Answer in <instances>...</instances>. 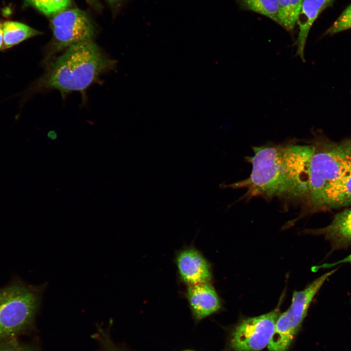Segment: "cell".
<instances>
[{"label": "cell", "mask_w": 351, "mask_h": 351, "mask_svg": "<svg viewBox=\"0 0 351 351\" xmlns=\"http://www.w3.org/2000/svg\"><path fill=\"white\" fill-rule=\"evenodd\" d=\"M97 336L103 351H121L114 344L109 336L104 331L100 330Z\"/></svg>", "instance_id": "d6986e66"}, {"label": "cell", "mask_w": 351, "mask_h": 351, "mask_svg": "<svg viewBox=\"0 0 351 351\" xmlns=\"http://www.w3.org/2000/svg\"><path fill=\"white\" fill-rule=\"evenodd\" d=\"M351 204V173L335 184L328 192L322 211Z\"/></svg>", "instance_id": "7c38bea8"}, {"label": "cell", "mask_w": 351, "mask_h": 351, "mask_svg": "<svg viewBox=\"0 0 351 351\" xmlns=\"http://www.w3.org/2000/svg\"><path fill=\"white\" fill-rule=\"evenodd\" d=\"M334 0H303L297 24L299 32L294 43L297 47L296 55L305 61L304 50L307 38L314 22L320 13L332 6Z\"/></svg>", "instance_id": "8fae6325"}, {"label": "cell", "mask_w": 351, "mask_h": 351, "mask_svg": "<svg viewBox=\"0 0 351 351\" xmlns=\"http://www.w3.org/2000/svg\"><path fill=\"white\" fill-rule=\"evenodd\" d=\"M278 23L289 32H293L300 14L303 0H277Z\"/></svg>", "instance_id": "5bb4252c"}, {"label": "cell", "mask_w": 351, "mask_h": 351, "mask_svg": "<svg viewBox=\"0 0 351 351\" xmlns=\"http://www.w3.org/2000/svg\"><path fill=\"white\" fill-rule=\"evenodd\" d=\"M306 234L323 235L335 250L351 246V208L346 209L334 216L327 226L318 229L306 230Z\"/></svg>", "instance_id": "30bf717a"}, {"label": "cell", "mask_w": 351, "mask_h": 351, "mask_svg": "<svg viewBox=\"0 0 351 351\" xmlns=\"http://www.w3.org/2000/svg\"><path fill=\"white\" fill-rule=\"evenodd\" d=\"M280 304L269 312L240 322L231 335L232 348L235 351H260L268 346L280 314Z\"/></svg>", "instance_id": "52a82bcc"}, {"label": "cell", "mask_w": 351, "mask_h": 351, "mask_svg": "<svg viewBox=\"0 0 351 351\" xmlns=\"http://www.w3.org/2000/svg\"><path fill=\"white\" fill-rule=\"evenodd\" d=\"M247 157L252 165L249 176L222 187L246 190L244 198H277L285 203L302 204L309 197L310 166L313 144L288 143L253 148Z\"/></svg>", "instance_id": "6da1fadb"}, {"label": "cell", "mask_w": 351, "mask_h": 351, "mask_svg": "<svg viewBox=\"0 0 351 351\" xmlns=\"http://www.w3.org/2000/svg\"><path fill=\"white\" fill-rule=\"evenodd\" d=\"M344 262H350L351 263V254H350L349 256H348L347 257L345 258L343 260H340V261H338L336 263L332 264H331V265H336L337 264H339L341 263H344ZM330 266H331V265H330Z\"/></svg>", "instance_id": "7402d4cb"}, {"label": "cell", "mask_w": 351, "mask_h": 351, "mask_svg": "<svg viewBox=\"0 0 351 351\" xmlns=\"http://www.w3.org/2000/svg\"><path fill=\"white\" fill-rule=\"evenodd\" d=\"M36 8L46 15L58 14L65 10L71 0H27Z\"/></svg>", "instance_id": "2e32d148"}, {"label": "cell", "mask_w": 351, "mask_h": 351, "mask_svg": "<svg viewBox=\"0 0 351 351\" xmlns=\"http://www.w3.org/2000/svg\"><path fill=\"white\" fill-rule=\"evenodd\" d=\"M3 24L4 23L0 22V50H3Z\"/></svg>", "instance_id": "44dd1931"}, {"label": "cell", "mask_w": 351, "mask_h": 351, "mask_svg": "<svg viewBox=\"0 0 351 351\" xmlns=\"http://www.w3.org/2000/svg\"><path fill=\"white\" fill-rule=\"evenodd\" d=\"M236 0L242 9L258 13L278 23L277 0Z\"/></svg>", "instance_id": "9a60e30c"}, {"label": "cell", "mask_w": 351, "mask_h": 351, "mask_svg": "<svg viewBox=\"0 0 351 351\" xmlns=\"http://www.w3.org/2000/svg\"><path fill=\"white\" fill-rule=\"evenodd\" d=\"M193 351L187 350V351Z\"/></svg>", "instance_id": "cb8c5ba5"}, {"label": "cell", "mask_w": 351, "mask_h": 351, "mask_svg": "<svg viewBox=\"0 0 351 351\" xmlns=\"http://www.w3.org/2000/svg\"><path fill=\"white\" fill-rule=\"evenodd\" d=\"M116 65V61L105 55L93 39L78 42L46 65V72L36 88L56 89L62 96L72 91L83 92Z\"/></svg>", "instance_id": "7a4b0ae2"}, {"label": "cell", "mask_w": 351, "mask_h": 351, "mask_svg": "<svg viewBox=\"0 0 351 351\" xmlns=\"http://www.w3.org/2000/svg\"><path fill=\"white\" fill-rule=\"evenodd\" d=\"M41 34L24 23L7 21L3 24V50L17 45L21 42Z\"/></svg>", "instance_id": "4fadbf2b"}, {"label": "cell", "mask_w": 351, "mask_h": 351, "mask_svg": "<svg viewBox=\"0 0 351 351\" xmlns=\"http://www.w3.org/2000/svg\"><path fill=\"white\" fill-rule=\"evenodd\" d=\"M48 137L50 139L54 140L56 139L57 136L55 132L52 131L48 133Z\"/></svg>", "instance_id": "603a6c76"}, {"label": "cell", "mask_w": 351, "mask_h": 351, "mask_svg": "<svg viewBox=\"0 0 351 351\" xmlns=\"http://www.w3.org/2000/svg\"><path fill=\"white\" fill-rule=\"evenodd\" d=\"M44 285L28 284L14 277L0 288V341L17 338L33 326Z\"/></svg>", "instance_id": "3957f363"}, {"label": "cell", "mask_w": 351, "mask_h": 351, "mask_svg": "<svg viewBox=\"0 0 351 351\" xmlns=\"http://www.w3.org/2000/svg\"><path fill=\"white\" fill-rule=\"evenodd\" d=\"M176 262L181 279L189 285L210 283L212 278L209 262L195 249L188 248L179 252Z\"/></svg>", "instance_id": "ba28073f"}, {"label": "cell", "mask_w": 351, "mask_h": 351, "mask_svg": "<svg viewBox=\"0 0 351 351\" xmlns=\"http://www.w3.org/2000/svg\"><path fill=\"white\" fill-rule=\"evenodd\" d=\"M339 144L346 159L351 165V138Z\"/></svg>", "instance_id": "ffe728a7"}, {"label": "cell", "mask_w": 351, "mask_h": 351, "mask_svg": "<svg viewBox=\"0 0 351 351\" xmlns=\"http://www.w3.org/2000/svg\"><path fill=\"white\" fill-rule=\"evenodd\" d=\"M187 297L193 315L198 321L213 314L221 307L220 299L210 283L189 285Z\"/></svg>", "instance_id": "9c48e42d"}, {"label": "cell", "mask_w": 351, "mask_h": 351, "mask_svg": "<svg viewBox=\"0 0 351 351\" xmlns=\"http://www.w3.org/2000/svg\"><path fill=\"white\" fill-rule=\"evenodd\" d=\"M351 29V4L326 30L324 35H332Z\"/></svg>", "instance_id": "e0dca14e"}, {"label": "cell", "mask_w": 351, "mask_h": 351, "mask_svg": "<svg viewBox=\"0 0 351 351\" xmlns=\"http://www.w3.org/2000/svg\"><path fill=\"white\" fill-rule=\"evenodd\" d=\"M88 0L90 1V0Z\"/></svg>", "instance_id": "484cf974"}, {"label": "cell", "mask_w": 351, "mask_h": 351, "mask_svg": "<svg viewBox=\"0 0 351 351\" xmlns=\"http://www.w3.org/2000/svg\"><path fill=\"white\" fill-rule=\"evenodd\" d=\"M335 271L325 273L304 290L293 292L290 307L280 314L277 320L274 332L268 346L269 351L287 350L306 317L313 297L326 279Z\"/></svg>", "instance_id": "5b68a950"}, {"label": "cell", "mask_w": 351, "mask_h": 351, "mask_svg": "<svg viewBox=\"0 0 351 351\" xmlns=\"http://www.w3.org/2000/svg\"><path fill=\"white\" fill-rule=\"evenodd\" d=\"M310 166L309 197L299 219L308 213L322 211L325 197L339 180L351 173V165L339 143H332L315 138Z\"/></svg>", "instance_id": "277c9868"}, {"label": "cell", "mask_w": 351, "mask_h": 351, "mask_svg": "<svg viewBox=\"0 0 351 351\" xmlns=\"http://www.w3.org/2000/svg\"><path fill=\"white\" fill-rule=\"evenodd\" d=\"M0 351H35L31 346L20 342L17 338L0 341Z\"/></svg>", "instance_id": "ac0fdd59"}, {"label": "cell", "mask_w": 351, "mask_h": 351, "mask_svg": "<svg viewBox=\"0 0 351 351\" xmlns=\"http://www.w3.org/2000/svg\"><path fill=\"white\" fill-rule=\"evenodd\" d=\"M53 39L45 51L43 64L46 65L61 50L82 41L92 40L94 27L84 12L79 9L64 10L51 20Z\"/></svg>", "instance_id": "8992f818"}, {"label": "cell", "mask_w": 351, "mask_h": 351, "mask_svg": "<svg viewBox=\"0 0 351 351\" xmlns=\"http://www.w3.org/2000/svg\"><path fill=\"white\" fill-rule=\"evenodd\" d=\"M113 0V1H114V0Z\"/></svg>", "instance_id": "d4e9b609"}]
</instances>
